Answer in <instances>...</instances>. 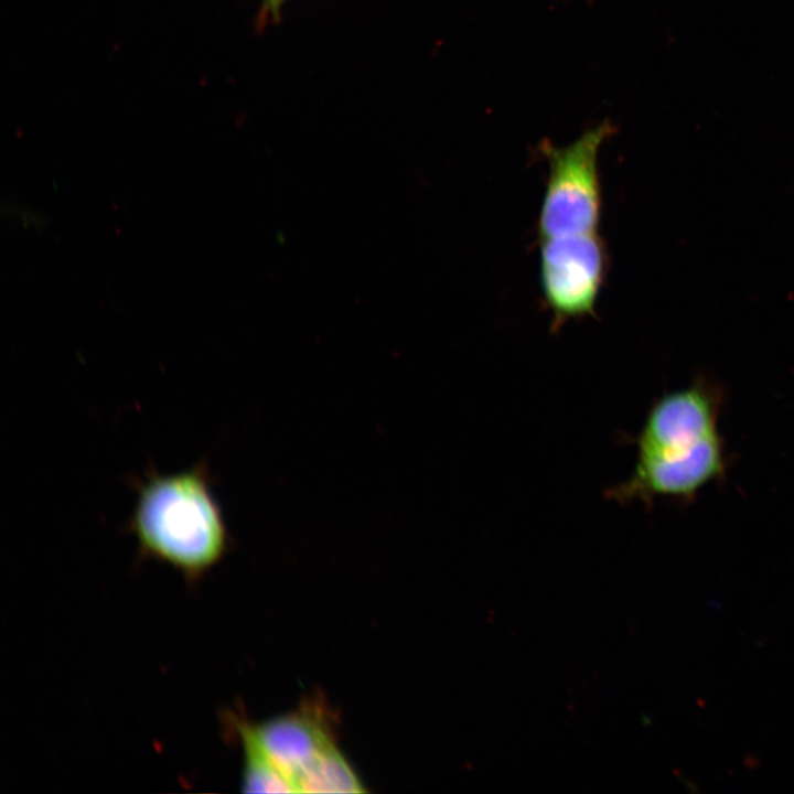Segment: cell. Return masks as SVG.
<instances>
[{
    "mask_svg": "<svg viewBox=\"0 0 794 794\" xmlns=\"http://www.w3.org/2000/svg\"><path fill=\"white\" fill-rule=\"evenodd\" d=\"M720 406V390L706 379L659 398L640 432L633 474L609 490V497L620 503L661 496L689 500L723 476Z\"/></svg>",
    "mask_w": 794,
    "mask_h": 794,
    "instance_id": "cell-1",
    "label": "cell"
},
{
    "mask_svg": "<svg viewBox=\"0 0 794 794\" xmlns=\"http://www.w3.org/2000/svg\"><path fill=\"white\" fill-rule=\"evenodd\" d=\"M131 485L136 498L125 528L140 558L169 565L189 582L222 560L229 534L206 460L173 473L147 469Z\"/></svg>",
    "mask_w": 794,
    "mask_h": 794,
    "instance_id": "cell-2",
    "label": "cell"
},
{
    "mask_svg": "<svg viewBox=\"0 0 794 794\" xmlns=\"http://www.w3.org/2000/svg\"><path fill=\"white\" fill-rule=\"evenodd\" d=\"M612 132V125L603 122L565 147L544 144L549 172L538 218L541 239L597 232L601 214L598 154Z\"/></svg>",
    "mask_w": 794,
    "mask_h": 794,
    "instance_id": "cell-4",
    "label": "cell"
},
{
    "mask_svg": "<svg viewBox=\"0 0 794 794\" xmlns=\"http://www.w3.org/2000/svg\"><path fill=\"white\" fill-rule=\"evenodd\" d=\"M605 270L597 232L541 239L540 287L555 324L592 312Z\"/></svg>",
    "mask_w": 794,
    "mask_h": 794,
    "instance_id": "cell-5",
    "label": "cell"
},
{
    "mask_svg": "<svg viewBox=\"0 0 794 794\" xmlns=\"http://www.w3.org/2000/svg\"><path fill=\"white\" fill-rule=\"evenodd\" d=\"M237 730L244 753L267 763L291 793L363 791L318 708L307 706L257 725L237 721Z\"/></svg>",
    "mask_w": 794,
    "mask_h": 794,
    "instance_id": "cell-3",
    "label": "cell"
}]
</instances>
